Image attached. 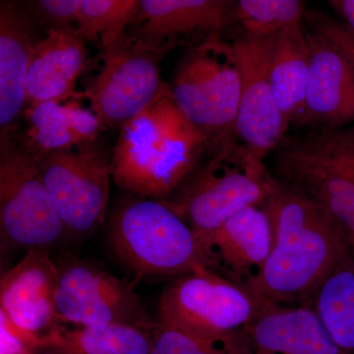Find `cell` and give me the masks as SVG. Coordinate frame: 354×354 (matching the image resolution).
Returning <instances> with one entry per match:
<instances>
[{
  "label": "cell",
  "mask_w": 354,
  "mask_h": 354,
  "mask_svg": "<svg viewBox=\"0 0 354 354\" xmlns=\"http://www.w3.org/2000/svg\"><path fill=\"white\" fill-rule=\"evenodd\" d=\"M272 246L257 279L244 290L265 305L307 304L348 247V232L304 193L279 183L265 203Z\"/></svg>",
  "instance_id": "obj_1"
},
{
  "label": "cell",
  "mask_w": 354,
  "mask_h": 354,
  "mask_svg": "<svg viewBox=\"0 0 354 354\" xmlns=\"http://www.w3.org/2000/svg\"><path fill=\"white\" fill-rule=\"evenodd\" d=\"M209 148L208 137L184 115L165 83L148 106L121 127L111 153V177L137 197L164 201Z\"/></svg>",
  "instance_id": "obj_2"
},
{
  "label": "cell",
  "mask_w": 354,
  "mask_h": 354,
  "mask_svg": "<svg viewBox=\"0 0 354 354\" xmlns=\"http://www.w3.org/2000/svg\"><path fill=\"white\" fill-rule=\"evenodd\" d=\"M278 186L264 158L230 137L211 146L196 169L162 202L199 239L242 209L265 205Z\"/></svg>",
  "instance_id": "obj_3"
},
{
  "label": "cell",
  "mask_w": 354,
  "mask_h": 354,
  "mask_svg": "<svg viewBox=\"0 0 354 354\" xmlns=\"http://www.w3.org/2000/svg\"><path fill=\"white\" fill-rule=\"evenodd\" d=\"M259 311L244 288L208 269L179 277L158 301V323L206 342L221 354L243 353V330Z\"/></svg>",
  "instance_id": "obj_4"
},
{
  "label": "cell",
  "mask_w": 354,
  "mask_h": 354,
  "mask_svg": "<svg viewBox=\"0 0 354 354\" xmlns=\"http://www.w3.org/2000/svg\"><path fill=\"white\" fill-rule=\"evenodd\" d=\"M109 241L116 256L142 276L209 270L196 234L158 200L137 197L121 205L111 220Z\"/></svg>",
  "instance_id": "obj_5"
},
{
  "label": "cell",
  "mask_w": 354,
  "mask_h": 354,
  "mask_svg": "<svg viewBox=\"0 0 354 354\" xmlns=\"http://www.w3.org/2000/svg\"><path fill=\"white\" fill-rule=\"evenodd\" d=\"M276 167L279 183L323 207L354 241V123L285 138Z\"/></svg>",
  "instance_id": "obj_6"
},
{
  "label": "cell",
  "mask_w": 354,
  "mask_h": 354,
  "mask_svg": "<svg viewBox=\"0 0 354 354\" xmlns=\"http://www.w3.org/2000/svg\"><path fill=\"white\" fill-rule=\"evenodd\" d=\"M169 87L178 108L211 146L235 137L241 74L232 43L214 36L189 48Z\"/></svg>",
  "instance_id": "obj_7"
},
{
  "label": "cell",
  "mask_w": 354,
  "mask_h": 354,
  "mask_svg": "<svg viewBox=\"0 0 354 354\" xmlns=\"http://www.w3.org/2000/svg\"><path fill=\"white\" fill-rule=\"evenodd\" d=\"M0 232L2 243L27 251L44 250L66 234L36 158L14 134L0 136Z\"/></svg>",
  "instance_id": "obj_8"
},
{
  "label": "cell",
  "mask_w": 354,
  "mask_h": 354,
  "mask_svg": "<svg viewBox=\"0 0 354 354\" xmlns=\"http://www.w3.org/2000/svg\"><path fill=\"white\" fill-rule=\"evenodd\" d=\"M111 160L97 141L36 158L39 176L66 234H90L104 223L113 178Z\"/></svg>",
  "instance_id": "obj_9"
},
{
  "label": "cell",
  "mask_w": 354,
  "mask_h": 354,
  "mask_svg": "<svg viewBox=\"0 0 354 354\" xmlns=\"http://www.w3.org/2000/svg\"><path fill=\"white\" fill-rule=\"evenodd\" d=\"M162 57L127 32L100 50L101 66L83 95L104 130L120 129L160 94Z\"/></svg>",
  "instance_id": "obj_10"
},
{
  "label": "cell",
  "mask_w": 354,
  "mask_h": 354,
  "mask_svg": "<svg viewBox=\"0 0 354 354\" xmlns=\"http://www.w3.org/2000/svg\"><path fill=\"white\" fill-rule=\"evenodd\" d=\"M55 307L60 322L76 327L111 324L155 329L145 305L132 286L94 265L66 258L57 266Z\"/></svg>",
  "instance_id": "obj_11"
},
{
  "label": "cell",
  "mask_w": 354,
  "mask_h": 354,
  "mask_svg": "<svg viewBox=\"0 0 354 354\" xmlns=\"http://www.w3.org/2000/svg\"><path fill=\"white\" fill-rule=\"evenodd\" d=\"M277 37H237L232 41L241 74V92L235 121V137L264 158L277 150L290 127L278 108L270 80V66Z\"/></svg>",
  "instance_id": "obj_12"
},
{
  "label": "cell",
  "mask_w": 354,
  "mask_h": 354,
  "mask_svg": "<svg viewBox=\"0 0 354 354\" xmlns=\"http://www.w3.org/2000/svg\"><path fill=\"white\" fill-rule=\"evenodd\" d=\"M234 1L225 0H140L127 34L164 57L177 48L207 41L230 24Z\"/></svg>",
  "instance_id": "obj_13"
},
{
  "label": "cell",
  "mask_w": 354,
  "mask_h": 354,
  "mask_svg": "<svg viewBox=\"0 0 354 354\" xmlns=\"http://www.w3.org/2000/svg\"><path fill=\"white\" fill-rule=\"evenodd\" d=\"M58 267L44 250L27 251L24 258L2 274L0 312L24 334L29 349L59 325L55 290Z\"/></svg>",
  "instance_id": "obj_14"
},
{
  "label": "cell",
  "mask_w": 354,
  "mask_h": 354,
  "mask_svg": "<svg viewBox=\"0 0 354 354\" xmlns=\"http://www.w3.org/2000/svg\"><path fill=\"white\" fill-rule=\"evenodd\" d=\"M198 241L209 270L245 288L259 276L271 252V218L264 205L250 206Z\"/></svg>",
  "instance_id": "obj_15"
},
{
  "label": "cell",
  "mask_w": 354,
  "mask_h": 354,
  "mask_svg": "<svg viewBox=\"0 0 354 354\" xmlns=\"http://www.w3.org/2000/svg\"><path fill=\"white\" fill-rule=\"evenodd\" d=\"M309 73L300 124L337 129L354 122V73L341 50L320 32L305 28Z\"/></svg>",
  "instance_id": "obj_16"
},
{
  "label": "cell",
  "mask_w": 354,
  "mask_h": 354,
  "mask_svg": "<svg viewBox=\"0 0 354 354\" xmlns=\"http://www.w3.org/2000/svg\"><path fill=\"white\" fill-rule=\"evenodd\" d=\"M242 354H346L308 304L265 305L243 330Z\"/></svg>",
  "instance_id": "obj_17"
},
{
  "label": "cell",
  "mask_w": 354,
  "mask_h": 354,
  "mask_svg": "<svg viewBox=\"0 0 354 354\" xmlns=\"http://www.w3.org/2000/svg\"><path fill=\"white\" fill-rule=\"evenodd\" d=\"M39 39L25 4L0 2V136L14 134L26 106V77Z\"/></svg>",
  "instance_id": "obj_18"
},
{
  "label": "cell",
  "mask_w": 354,
  "mask_h": 354,
  "mask_svg": "<svg viewBox=\"0 0 354 354\" xmlns=\"http://www.w3.org/2000/svg\"><path fill=\"white\" fill-rule=\"evenodd\" d=\"M87 43L76 29L53 30L35 44L27 77L26 106L65 101L87 66Z\"/></svg>",
  "instance_id": "obj_19"
},
{
  "label": "cell",
  "mask_w": 354,
  "mask_h": 354,
  "mask_svg": "<svg viewBox=\"0 0 354 354\" xmlns=\"http://www.w3.org/2000/svg\"><path fill=\"white\" fill-rule=\"evenodd\" d=\"M84 95L74 94L65 101H48L28 108L29 128L19 140L35 158L97 141L104 127L92 109L82 106Z\"/></svg>",
  "instance_id": "obj_20"
},
{
  "label": "cell",
  "mask_w": 354,
  "mask_h": 354,
  "mask_svg": "<svg viewBox=\"0 0 354 354\" xmlns=\"http://www.w3.org/2000/svg\"><path fill=\"white\" fill-rule=\"evenodd\" d=\"M309 46L304 22L279 32L272 50L270 80L272 95L288 124H300L309 73Z\"/></svg>",
  "instance_id": "obj_21"
},
{
  "label": "cell",
  "mask_w": 354,
  "mask_h": 354,
  "mask_svg": "<svg viewBox=\"0 0 354 354\" xmlns=\"http://www.w3.org/2000/svg\"><path fill=\"white\" fill-rule=\"evenodd\" d=\"M330 339L346 354H354V241H349L334 269L308 304Z\"/></svg>",
  "instance_id": "obj_22"
},
{
  "label": "cell",
  "mask_w": 354,
  "mask_h": 354,
  "mask_svg": "<svg viewBox=\"0 0 354 354\" xmlns=\"http://www.w3.org/2000/svg\"><path fill=\"white\" fill-rule=\"evenodd\" d=\"M151 330L136 326L111 324L66 329L58 325L39 339L36 349L58 354H150Z\"/></svg>",
  "instance_id": "obj_23"
},
{
  "label": "cell",
  "mask_w": 354,
  "mask_h": 354,
  "mask_svg": "<svg viewBox=\"0 0 354 354\" xmlns=\"http://www.w3.org/2000/svg\"><path fill=\"white\" fill-rule=\"evenodd\" d=\"M306 3L300 0H239L230 14L244 38L277 36L288 26L304 22Z\"/></svg>",
  "instance_id": "obj_24"
},
{
  "label": "cell",
  "mask_w": 354,
  "mask_h": 354,
  "mask_svg": "<svg viewBox=\"0 0 354 354\" xmlns=\"http://www.w3.org/2000/svg\"><path fill=\"white\" fill-rule=\"evenodd\" d=\"M140 0H82L76 30L84 41L104 50L127 32Z\"/></svg>",
  "instance_id": "obj_25"
},
{
  "label": "cell",
  "mask_w": 354,
  "mask_h": 354,
  "mask_svg": "<svg viewBox=\"0 0 354 354\" xmlns=\"http://www.w3.org/2000/svg\"><path fill=\"white\" fill-rule=\"evenodd\" d=\"M82 0H37L26 2L36 24L53 30L76 29Z\"/></svg>",
  "instance_id": "obj_26"
},
{
  "label": "cell",
  "mask_w": 354,
  "mask_h": 354,
  "mask_svg": "<svg viewBox=\"0 0 354 354\" xmlns=\"http://www.w3.org/2000/svg\"><path fill=\"white\" fill-rule=\"evenodd\" d=\"M150 354H221L206 342L183 330L158 323L153 330Z\"/></svg>",
  "instance_id": "obj_27"
},
{
  "label": "cell",
  "mask_w": 354,
  "mask_h": 354,
  "mask_svg": "<svg viewBox=\"0 0 354 354\" xmlns=\"http://www.w3.org/2000/svg\"><path fill=\"white\" fill-rule=\"evenodd\" d=\"M307 20L311 29L320 32L342 51L351 64L354 73V31L329 15L321 12H306Z\"/></svg>",
  "instance_id": "obj_28"
},
{
  "label": "cell",
  "mask_w": 354,
  "mask_h": 354,
  "mask_svg": "<svg viewBox=\"0 0 354 354\" xmlns=\"http://www.w3.org/2000/svg\"><path fill=\"white\" fill-rule=\"evenodd\" d=\"M328 3L342 22L354 31V0H330Z\"/></svg>",
  "instance_id": "obj_29"
},
{
  "label": "cell",
  "mask_w": 354,
  "mask_h": 354,
  "mask_svg": "<svg viewBox=\"0 0 354 354\" xmlns=\"http://www.w3.org/2000/svg\"><path fill=\"white\" fill-rule=\"evenodd\" d=\"M22 354H58L53 353V351H48V349L38 348V349H27Z\"/></svg>",
  "instance_id": "obj_30"
}]
</instances>
